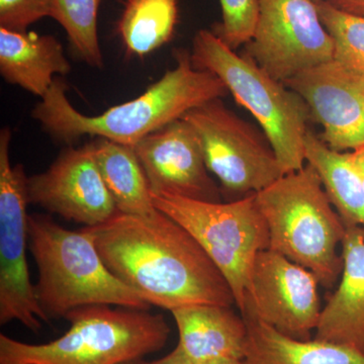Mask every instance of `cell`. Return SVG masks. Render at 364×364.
<instances>
[{"mask_svg":"<svg viewBox=\"0 0 364 364\" xmlns=\"http://www.w3.org/2000/svg\"><path fill=\"white\" fill-rule=\"evenodd\" d=\"M326 1L346 13L364 16V0H326Z\"/></svg>","mask_w":364,"mask_h":364,"instance_id":"obj_27","label":"cell"},{"mask_svg":"<svg viewBox=\"0 0 364 364\" xmlns=\"http://www.w3.org/2000/svg\"><path fill=\"white\" fill-rule=\"evenodd\" d=\"M191 62L198 70L218 76L239 105L259 123L284 174L305 166L310 109L298 93L275 80L246 55L237 54L210 30L193 42Z\"/></svg>","mask_w":364,"mask_h":364,"instance_id":"obj_6","label":"cell"},{"mask_svg":"<svg viewBox=\"0 0 364 364\" xmlns=\"http://www.w3.org/2000/svg\"><path fill=\"white\" fill-rule=\"evenodd\" d=\"M28 234L39 270L36 294L48 322L85 306L149 310L150 304L107 268L86 228L71 231L49 215L33 214Z\"/></svg>","mask_w":364,"mask_h":364,"instance_id":"obj_3","label":"cell"},{"mask_svg":"<svg viewBox=\"0 0 364 364\" xmlns=\"http://www.w3.org/2000/svg\"><path fill=\"white\" fill-rule=\"evenodd\" d=\"M312 119L323 127L321 139L343 152L364 146V78L332 60L289 79Z\"/></svg>","mask_w":364,"mask_h":364,"instance_id":"obj_14","label":"cell"},{"mask_svg":"<svg viewBox=\"0 0 364 364\" xmlns=\"http://www.w3.org/2000/svg\"><path fill=\"white\" fill-rule=\"evenodd\" d=\"M341 280L322 309L314 338L364 348V230L346 227Z\"/></svg>","mask_w":364,"mask_h":364,"instance_id":"obj_16","label":"cell"},{"mask_svg":"<svg viewBox=\"0 0 364 364\" xmlns=\"http://www.w3.org/2000/svg\"><path fill=\"white\" fill-rule=\"evenodd\" d=\"M305 149L306 163L317 171L345 227H364V186L352 165L350 153L331 149L311 129Z\"/></svg>","mask_w":364,"mask_h":364,"instance_id":"obj_19","label":"cell"},{"mask_svg":"<svg viewBox=\"0 0 364 364\" xmlns=\"http://www.w3.org/2000/svg\"><path fill=\"white\" fill-rule=\"evenodd\" d=\"M314 273L267 249L256 257L241 313L299 340L312 339L322 309Z\"/></svg>","mask_w":364,"mask_h":364,"instance_id":"obj_11","label":"cell"},{"mask_svg":"<svg viewBox=\"0 0 364 364\" xmlns=\"http://www.w3.org/2000/svg\"><path fill=\"white\" fill-rule=\"evenodd\" d=\"M245 321V364H364V353L355 347L316 338L296 339L255 318Z\"/></svg>","mask_w":364,"mask_h":364,"instance_id":"obj_18","label":"cell"},{"mask_svg":"<svg viewBox=\"0 0 364 364\" xmlns=\"http://www.w3.org/2000/svg\"><path fill=\"white\" fill-rule=\"evenodd\" d=\"M178 0H126L117 25L127 54L145 57L173 38Z\"/></svg>","mask_w":364,"mask_h":364,"instance_id":"obj_21","label":"cell"},{"mask_svg":"<svg viewBox=\"0 0 364 364\" xmlns=\"http://www.w3.org/2000/svg\"><path fill=\"white\" fill-rule=\"evenodd\" d=\"M183 119L200 136L208 171L219 179L227 198L259 193L284 176L267 136L230 111L222 98L191 109Z\"/></svg>","mask_w":364,"mask_h":364,"instance_id":"obj_8","label":"cell"},{"mask_svg":"<svg viewBox=\"0 0 364 364\" xmlns=\"http://www.w3.org/2000/svg\"><path fill=\"white\" fill-rule=\"evenodd\" d=\"M173 56L176 66L143 95L98 116H85L76 111L66 97L65 82L56 77L32 116L60 142L71 144L88 135L134 147L191 109L229 93L215 74L193 67L186 50H176Z\"/></svg>","mask_w":364,"mask_h":364,"instance_id":"obj_2","label":"cell"},{"mask_svg":"<svg viewBox=\"0 0 364 364\" xmlns=\"http://www.w3.org/2000/svg\"><path fill=\"white\" fill-rule=\"evenodd\" d=\"M70 329L45 344L0 335V364H121L161 350L170 327L159 314L107 305L67 314Z\"/></svg>","mask_w":364,"mask_h":364,"instance_id":"obj_4","label":"cell"},{"mask_svg":"<svg viewBox=\"0 0 364 364\" xmlns=\"http://www.w3.org/2000/svg\"><path fill=\"white\" fill-rule=\"evenodd\" d=\"M318 16L334 42V60L364 77V16L346 13L326 0L317 2Z\"/></svg>","mask_w":364,"mask_h":364,"instance_id":"obj_23","label":"cell"},{"mask_svg":"<svg viewBox=\"0 0 364 364\" xmlns=\"http://www.w3.org/2000/svg\"><path fill=\"white\" fill-rule=\"evenodd\" d=\"M26 193L28 203L85 227L104 224L117 213L91 143L62 151L45 172L28 177Z\"/></svg>","mask_w":364,"mask_h":364,"instance_id":"obj_12","label":"cell"},{"mask_svg":"<svg viewBox=\"0 0 364 364\" xmlns=\"http://www.w3.org/2000/svg\"><path fill=\"white\" fill-rule=\"evenodd\" d=\"M178 329L177 347L193 364L223 359L244 360L248 329L232 306L200 304L170 311Z\"/></svg>","mask_w":364,"mask_h":364,"instance_id":"obj_15","label":"cell"},{"mask_svg":"<svg viewBox=\"0 0 364 364\" xmlns=\"http://www.w3.org/2000/svg\"><path fill=\"white\" fill-rule=\"evenodd\" d=\"M152 196L221 202V188L208 173L200 136L183 117L134 146Z\"/></svg>","mask_w":364,"mask_h":364,"instance_id":"obj_13","label":"cell"},{"mask_svg":"<svg viewBox=\"0 0 364 364\" xmlns=\"http://www.w3.org/2000/svg\"><path fill=\"white\" fill-rule=\"evenodd\" d=\"M363 353H364V348H363Z\"/></svg>","mask_w":364,"mask_h":364,"instance_id":"obj_31","label":"cell"},{"mask_svg":"<svg viewBox=\"0 0 364 364\" xmlns=\"http://www.w3.org/2000/svg\"><path fill=\"white\" fill-rule=\"evenodd\" d=\"M203 364H245L244 360H236V359H223V360L210 361Z\"/></svg>","mask_w":364,"mask_h":364,"instance_id":"obj_29","label":"cell"},{"mask_svg":"<svg viewBox=\"0 0 364 364\" xmlns=\"http://www.w3.org/2000/svg\"><path fill=\"white\" fill-rule=\"evenodd\" d=\"M11 133L0 132V324L18 321L38 333L48 322L31 282L26 261L28 247L25 169L9 160Z\"/></svg>","mask_w":364,"mask_h":364,"instance_id":"obj_9","label":"cell"},{"mask_svg":"<svg viewBox=\"0 0 364 364\" xmlns=\"http://www.w3.org/2000/svg\"><path fill=\"white\" fill-rule=\"evenodd\" d=\"M269 233V249L315 274L330 287L343 268L337 253L343 221L330 202L317 171L306 163L256 193Z\"/></svg>","mask_w":364,"mask_h":364,"instance_id":"obj_5","label":"cell"},{"mask_svg":"<svg viewBox=\"0 0 364 364\" xmlns=\"http://www.w3.org/2000/svg\"><path fill=\"white\" fill-rule=\"evenodd\" d=\"M121 364H193L186 358V356L182 353L181 349L176 346L169 354L164 358L157 359V360L147 361L143 358L136 359V360L128 361Z\"/></svg>","mask_w":364,"mask_h":364,"instance_id":"obj_26","label":"cell"},{"mask_svg":"<svg viewBox=\"0 0 364 364\" xmlns=\"http://www.w3.org/2000/svg\"><path fill=\"white\" fill-rule=\"evenodd\" d=\"M85 228L107 268L151 306L172 311L235 304L226 279L202 246L161 210L148 215L117 212L104 224Z\"/></svg>","mask_w":364,"mask_h":364,"instance_id":"obj_1","label":"cell"},{"mask_svg":"<svg viewBox=\"0 0 364 364\" xmlns=\"http://www.w3.org/2000/svg\"><path fill=\"white\" fill-rule=\"evenodd\" d=\"M55 14V0H0V28L11 32H28L36 21Z\"/></svg>","mask_w":364,"mask_h":364,"instance_id":"obj_25","label":"cell"},{"mask_svg":"<svg viewBox=\"0 0 364 364\" xmlns=\"http://www.w3.org/2000/svg\"><path fill=\"white\" fill-rule=\"evenodd\" d=\"M102 0H55L54 20L63 26L72 48L88 65L102 68L97 14Z\"/></svg>","mask_w":364,"mask_h":364,"instance_id":"obj_22","label":"cell"},{"mask_svg":"<svg viewBox=\"0 0 364 364\" xmlns=\"http://www.w3.org/2000/svg\"><path fill=\"white\" fill-rule=\"evenodd\" d=\"M257 23L242 54L284 83L334 60V42L314 0H258Z\"/></svg>","mask_w":364,"mask_h":364,"instance_id":"obj_10","label":"cell"},{"mask_svg":"<svg viewBox=\"0 0 364 364\" xmlns=\"http://www.w3.org/2000/svg\"><path fill=\"white\" fill-rule=\"evenodd\" d=\"M361 77H363V76H361ZM364 78V77H363Z\"/></svg>","mask_w":364,"mask_h":364,"instance_id":"obj_32","label":"cell"},{"mask_svg":"<svg viewBox=\"0 0 364 364\" xmlns=\"http://www.w3.org/2000/svg\"><path fill=\"white\" fill-rule=\"evenodd\" d=\"M222 21L215 23L213 33L236 51L252 39L257 23L258 0H220Z\"/></svg>","mask_w":364,"mask_h":364,"instance_id":"obj_24","label":"cell"},{"mask_svg":"<svg viewBox=\"0 0 364 364\" xmlns=\"http://www.w3.org/2000/svg\"><path fill=\"white\" fill-rule=\"evenodd\" d=\"M70 71V63L56 38L0 28V74L7 82L43 97L56 74L63 76Z\"/></svg>","mask_w":364,"mask_h":364,"instance_id":"obj_17","label":"cell"},{"mask_svg":"<svg viewBox=\"0 0 364 364\" xmlns=\"http://www.w3.org/2000/svg\"><path fill=\"white\" fill-rule=\"evenodd\" d=\"M153 203L181 225L226 279L240 313L256 257L269 249V233L256 193L227 203L152 196Z\"/></svg>","mask_w":364,"mask_h":364,"instance_id":"obj_7","label":"cell"},{"mask_svg":"<svg viewBox=\"0 0 364 364\" xmlns=\"http://www.w3.org/2000/svg\"><path fill=\"white\" fill-rule=\"evenodd\" d=\"M314 1L318 2V1H321V0H314Z\"/></svg>","mask_w":364,"mask_h":364,"instance_id":"obj_30","label":"cell"},{"mask_svg":"<svg viewBox=\"0 0 364 364\" xmlns=\"http://www.w3.org/2000/svg\"><path fill=\"white\" fill-rule=\"evenodd\" d=\"M91 146L117 212L134 215L156 212L147 177L134 148L105 138L95 139Z\"/></svg>","mask_w":364,"mask_h":364,"instance_id":"obj_20","label":"cell"},{"mask_svg":"<svg viewBox=\"0 0 364 364\" xmlns=\"http://www.w3.org/2000/svg\"><path fill=\"white\" fill-rule=\"evenodd\" d=\"M350 159L364 186V146L353 150V152L350 153Z\"/></svg>","mask_w":364,"mask_h":364,"instance_id":"obj_28","label":"cell"}]
</instances>
